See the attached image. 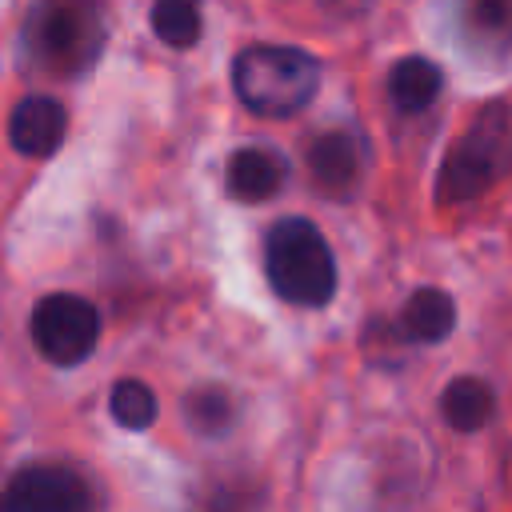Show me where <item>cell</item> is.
<instances>
[{
    "label": "cell",
    "instance_id": "1",
    "mask_svg": "<svg viewBox=\"0 0 512 512\" xmlns=\"http://www.w3.org/2000/svg\"><path fill=\"white\" fill-rule=\"evenodd\" d=\"M24 56L52 76H80L104 48L100 0H36L20 32Z\"/></svg>",
    "mask_w": 512,
    "mask_h": 512
},
{
    "label": "cell",
    "instance_id": "2",
    "mask_svg": "<svg viewBox=\"0 0 512 512\" xmlns=\"http://www.w3.org/2000/svg\"><path fill=\"white\" fill-rule=\"evenodd\" d=\"M264 272L280 300L300 308H320L336 292V260L324 232L304 220L288 216L276 220L264 236Z\"/></svg>",
    "mask_w": 512,
    "mask_h": 512
},
{
    "label": "cell",
    "instance_id": "3",
    "mask_svg": "<svg viewBox=\"0 0 512 512\" xmlns=\"http://www.w3.org/2000/svg\"><path fill=\"white\" fill-rule=\"evenodd\" d=\"M236 96L256 116H292L320 88V64L292 44H252L232 64Z\"/></svg>",
    "mask_w": 512,
    "mask_h": 512
},
{
    "label": "cell",
    "instance_id": "4",
    "mask_svg": "<svg viewBox=\"0 0 512 512\" xmlns=\"http://www.w3.org/2000/svg\"><path fill=\"white\" fill-rule=\"evenodd\" d=\"M508 168H512V112L504 104H488L468 124V132L448 148L436 176V196L444 204L476 200Z\"/></svg>",
    "mask_w": 512,
    "mask_h": 512
},
{
    "label": "cell",
    "instance_id": "5",
    "mask_svg": "<svg viewBox=\"0 0 512 512\" xmlns=\"http://www.w3.org/2000/svg\"><path fill=\"white\" fill-rule=\"evenodd\" d=\"M32 340L44 360L72 368L92 356L100 340V312L72 292H52L32 308Z\"/></svg>",
    "mask_w": 512,
    "mask_h": 512
},
{
    "label": "cell",
    "instance_id": "6",
    "mask_svg": "<svg viewBox=\"0 0 512 512\" xmlns=\"http://www.w3.org/2000/svg\"><path fill=\"white\" fill-rule=\"evenodd\" d=\"M0 512H96V504L88 484L72 468L32 464L4 484Z\"/></svg>",
    "mask_w": 512,
    "mask_h": 512
},
{
    "label": "cell",
    "instance_id": "7",
    "mask_svg": "<svg viewBox=\"0 0 512 512\" xmlns=\"http://www.w3.org/2000/svg\"><path fill=\"white\" fill-rule=\"evenodd\" d=\"M68 112L52 96H24L8 116V144L20 156H52L64 144Z\"/></svg>",
    "mask_w": 512,
    "mask_h": 512
},
{
    "label": "cell",
    "instance_id": "8",
    "mask_svg": "<svg viewBox=\"0 0 512 512\" xmlns=\"http://www.w3.org/2000/svg\"><path fill=\"white\" fill-rule=\"evenodd\" d=\"M360 168H364V148L352 132H324L308 148V172L332 196L352 192L360 180Z\"/></svg>",
    "mask_w": 512,
    "mask_h": 512
},
{
    "label": "cell",
    "instance_id": "9",
    "mask_svg": "<svg viewBox=\"0 0 512 512\" xmlns=\"http://www.w3.org/2000/svg\"><path fill=\"white\" fill-rule=\"evenodd\" d=\"M284 184V160L272 148H240L228 160V192L244 204L276 196Z\"/></svg>",
    "mask_w": 512,
    "mask_h": 512
},
{
    "label": "cell",
    "instance_id": "10",
    "mask_svg": "<svg viewBox=\"0 0 512 512\" xmlns=\"http://www.w3.org/2000/svg\"><path fill=\"white\" fill-rule=\"evenodd\" d=\"M456 324V304L448 292L440 288H416L408 300H404V312H400V332L416 344H436L452 332Z\"/></svg>",
    "mask_w": 512,
    "mask_h": 512
},
{
    "label": "cell",
    "instance_id": "11",
    "mask_svg": "<svg viewBox=\"0 0 512 512\" xmlns=\"http://www.w3.org/2000/svg\"><path fill=\"white\" fill-rule=\"evenodd\" d=\"M440 68L424 56H404L392 64L388 72V100L396 112H424L436 96H440Z\"/></svg>",
    "mask_w": 512,
    "mask_h": 512
},
{
    "label": "cell",
    "instance_id": "12",
    "mask_svg": "<svg viewBox=\"0 0 512 512\" xmlns=\"http://www.w3.org/2000/svg\"><path fill=\"white\" fill-rule=\"evenodd\" d=\"M492 408H496V396H492V388H488L484 380H476V376H456V380L444 388V396H440V416H444V424L456 428V432H476V428H484L488 416H492Z\"/></svg>",
    "mask_w": 512,
    "mask_h": 512
},
{
    "label": "cell",
    "instance_id": "13",
    "mask_svg": "<svg viewBox=\"0 0 512 512\" xmlns=\"http://www.w3.org/2000/svg\"><path fill=\"white\" fill-rule=\"evenodd\" d=\"M200 0H156L152 4V32L168 48H192L200 40Z\"/></svg>",
    "mask_w": 512,
    "mask_h": 512
},
{
    "label": "cell",
    "instance_id": "14",
    "mask_svg": "<svg viewBox=\"0 0 512 512\" xmlns=\"http://www.w3.org/2000/svg\"><path fill=\"white\" fill-rule=\"evenodd\" d=\"M464 28L480 48H508L512 44V0H468Z\"/></svg>",
    "mask_w": 512,
    "mask_h": 512
},
{
    "label": "cell",
    "instance_id": "15",
    "mask_svg": "<svg viewBox=\"0 0 512 512\" xmlns=\"http://www.w3.org/2000/svg\"><path fill=\"white\" fill-rule=\"evenodd\" d=\"M108 408H112L116 424L128 428V432H144L156 420V396L140 380H116V388L108 396Z\"/></svg>",
    "mask_w": 512,
    "mask_h": 512
},
{
    "label": "cell",
    "instance_id": "16",
    "mask_svg": "<svg viewBox=\"0 0 512 512\" xmlns=\"http://www.w3.org/2000/svg\"><path fill=\"white\" fill-rule=\"evenodd\" d=\"M184 416L196 432L204 436H220L228 424H232V396L224 388H196L188 400H184Z\"/></svg>",
    "mask_w": 512,
    "mask_h": 512
},
{
    "label": "cell",
    "instance_id": "17",
    "mask_svg": "<svg viewBox=\"0 0 512 512\" xmlns=\"http://www.w3.org/2000/svg\"><path fill=\"white\" fill-rule=\"evenodd\" d=\"M328 12H336V16H360L372 0H320Z\"/></svg>",
    "mask_w": 512,
    "mask_h": 512
}]
</instances>
